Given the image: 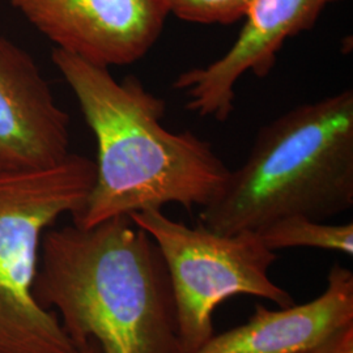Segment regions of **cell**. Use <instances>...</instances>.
<instances>
[{
	"label": "cell",
	"instance_id": "1",
	"mask_svg": "<svg viewBox=\"0 0 353 353\" xmlns=\"http://www.w3.org/2000/svg\"><path fill=\"white\" fill-rule=\"evenodd\" d=\"M51 59L97 143L94 183L72 216L75 225L90 228L170 203L190 211L214 201L230 169L208 141L165 128L163 99L137 76L117 81L109 68L67 51L55 48Z\"/></svg>",
	"mask_w": 353,
	"mask_h": 353
},
{
	"label": "cell",
	"instance_id": "2",
	"mask_svg": "<svg viewBox=\"0 0 353 353\" xmlns=\"http://www.w3.org/2000/svg\"><path fill=\"white\" fill-rule=\"evenodd\" d=\"M34 297L79 350L93 341L102 353H186L163 255L130 216L46 230Z\"/></svg>",
	"mask_w": 353,
	"mask_h": 353
},
{
	"label": "cell",
	"instance_id": "3",
	"mask_svg": "<svg viewBox=\"0 0 353 353\" xmlns=\"http://www.w3.org/2000/svg\"><path fill=\"white\" fill-rule=\"evenodd\" d=\"M353 205V90L303 103L262 127L199 224L258 232L287 216L325 221Z\"/></svg>",
	"mask_w": 353,
	"mask_h": 353
},
{
	"label": "cell",
	"instance_id": "4",
	"mask_svg": "<svg viewBox=\"0 0 353 353\" xmlns=\"http://www.w3.org/2000/svg\"><path fill=\"white\" fill-rule=\"evenodd\" d=\"M94 161L0 168V353H79L55 313L34 297L43 233L77 214L94 183Z\"/></svg>",
	"mask_w": 353,
	"mask_h": 353
},
{
	"label": "cell",
	"instance_id": "5",
	"mask_svg": "<svg viewBox=\"0 0 353 353\" xmlns=\"http://www.w3.org/2000/svg\"><path fill=\"white\" fill-rule=\"evenodd\" d=\"M130 217L151 236L163 255L186 353L214 336V310L233 296L261 297L279 307L294 303L288 290L270 278V267L278 256L256 232L221 234L202 224L189 227L161 210H145Z\"/></svg>",
	"mask_w": 353,
	"mask_h": 353
},
{
	"label": "cell",
	"instance_id": "6",
	"mask_svg": "<svg viewBox=\"0 0 353 353\" xmlns=\"http://www.w3.org/2000/svg\"><path fill=\"white\" fill-rule=\"evenodd\" d=\"M10 1L57 49L106 68L145 57L169 14L163 0Z\"/></svg>",
	"mask_w": 353,
	"mask_h": 353
},
{
	"label": "cell",
	"instance_id": "7",
	"mask_svg": "<svg viewBox=\"0 0 353 353\" xmlns=\"http://www.w3.org/2000/svg\"><path fill=\"white\" fill-rule=\"evenodd\" d=\"M334 1L339 0H254L239 37L227 52L176 76L173 88L185 93L189 112L225 122L234 110L241 77L268 75L284 42L312 29Z\"/></svg>",
	"mask_w": 353,
	"mask_h": 353
},
{
	"label": "cell",
	"instance_id": "8",
	"mask_svg": "<svg viewBox=\"0 0 353 353\" xmlns=\"http://www.w3.org/2000/svg\"><path fill=\"white\" fill-rule=\"evenodd\" d=\"M68 148V114L33 58L0 36V168L58 164Z\"/></svg>",
	"mask_w": 353,
	"mask_h": 353
},
{
	"label": "cell",
	"instance_id": "9",
	"mask_svg": "<svg viewBox=\"0 0 353 353\" xmlns=\"http://www.w3.org/2000/svg\"><path fill=\"white\" fill-rule=\"evenodd\" d=\"M353 325V274L334 265L314 300L270 310L262 305L239 327L214 334L191 353H306Z\"/></svg>",
	"mask_w": 353,
	"mask_h": 353
},
{
	"label": "cell",
	"instance_id": "10",
	"mask_svg": "<svg viewBox=\"0 0 353 353\" xmlns=\"http://www.w3.org/2000/svg\"><path fill=\"white\" fill-rule=\"evenodd\" d=\"M272 250L313 248L353 255V224H326L306 216L281 217L256 232Z\"/></svg>",
	"mask_w": 353,
	"mask_h": 353
},
{
	"label": "cell",
	"instance_id": "11",
	"mask_svg": "<svg viewBox=\"0 0 353 353\" xmlns=\"http://www.w3.org/2000/svg\"><path fill=\"white\" fill-rule=\"evenodd\" d=\"M254 0H163L168 13L196 24L228 26L245 17Z\"/></svg>",
	"mask_w": 353,
	"mask_h": 353
},
{
	"label": "cell",
	"instance_id": "12",
	"mask_svg": "<svg viewBox=\"0 0 353 353\" xmlns=\"http://www.w3.org/2000/svg\"><path fill=\"white\" fill-rule=\"evenodd\" d=\"M319 353H353V325L341 330L326 341Z\"/></svg>",
	"mask_w": 353,
	"mask_h": 353
},
{
	"label": "cell",
	"instance_id": "13",
	"mask_svg": "<svg viewBox=\"0 0 353 353\" xmlns=\"http://www.w3.org/2000/svg\"><path fill=\"white\" fill-rule=\"evenodd\" d=\"M79 353H102V351L97 343H94L93 341H89L85 345H83V347L80 348V352Z\"/></svg>",
	"mask_w": 353,
	"mask_h": 353
},
{
	"label": "cell",
	"instance_id": "14",
	"mask_svg": "<svg viewBox=\"0 0 353 353\" xmlns=\"http://www.w3.org/2000/svg\"><path fill=\"white\" fill-rule=\"evenodd\" d=\"M321 348H322V345L321 347H318L316 350H314V351H310V352H306V353H319V351H321Z\"/></svg>",
	"mask_w": 353,
	"mask_h": 353
}]
</instances>
